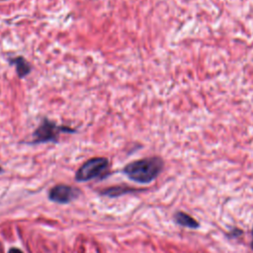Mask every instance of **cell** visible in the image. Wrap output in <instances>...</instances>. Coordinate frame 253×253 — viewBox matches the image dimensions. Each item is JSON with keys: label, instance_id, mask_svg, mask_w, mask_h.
<instances>
[{"label": "cell", "instance_id": "6da1fadb", "mask_svg": "<svg viewBox=\"0 0 253 253\" xmlns=\"http://www.w3.org/2000/svg\"><path fill=\"white\" fill-rule=\"evenodd\" d=\"M162 168V159L154 156L135 160L126 164L124 168V173L135 182L149 183L158 176Z\"/></svg>", "mask_w": 253, "mask_h": 253}, {"label": "cell", "instance_id": "7a4b0ae2", "mask_svg": "<svg viewBox=\"0 0 253 253\" xmlns=\"http://www.w3.org/2000/svg\"><path fill=\"white\" fill-rule=\"evenodd\" d=\"M76 129L64 125H58L54 121H51L43 117L40 126L34 130L33 138L29 141V144H39L46 142H57L61 133H74Z\"/></svg>", "mask_w": 253, "mask_h": 253}, {"label": "cell", "instance_id": "3957f363", "mask_svg": "<svg viewBox=\"0 0 253 253\" xmlns=\"http://www.w3.org/2000/svg\"><path fill=\"white\" fill-rule=\"evenodd\" d=\"M109 167V160L106 157H94L81 165L76 172L77 181H88L100 176Z\"/></svg>", "mask_w": 253, "mask_h": 253}, {"label": "cell", "instance_id": "277c9868", "mask_svg": "<svg viewBox=\"0 0 253 253\" xmlns=\"http://www.w3.org/2000/svg\"><path fill=\"white\" fill-rule=\"evenodd\" d=\"M78 191L67 185H57L49 192V199L56 203H67L76 198Z\"/></svg>", "mask_w": 253, "mask_h": 253}, {"label": "cell", "instance_id": "5b68a950", "mask_svg": "<svg viewBox=\"0 0 253 253\" xmlns=\"http://www.w3.org/2000/svg\"><path fill=\"white\" fill-rule=\"evenodd\" d=\"M9 64L12 66H15L16 73L19 78L23 79L26 76H28L32 71V65L31 63L22 55L18 56H12L8 58Z\"/></svg>", "mask_w": 253, "mask_h": 253}, {"label": "cell", "instance_id": "8992f818", "mask_svg": "<svg viewBox=\"0 0 253 253\" xmlns=\"http://www.w3.org/2000/svg\"><path fill=\"white\" fill-rule=\"evenodd\" d=\"M175 219L176 221L181 224V225H184V226H187V227H191V228H196L199 226L198 222L193 218L191 217L190 215L184 213V212H178L176 215H175Z\"/></svg>", "mask_w": 253, "mask_h": 253}, {"label": "cell", "instance_id": "52a82bcc", "mask_svg": "<svg viewBox=\"0 0 253 253\" xmlns=\"http://www.w3.org/2000/svg\"><path fill=\"white\" fill-rule=\"evenodd\" d=\"M9 253H22V251H20V250L17 249V248H12V249H10Z\"/></svg>", "mask_w": 253, "mask_h": 253}, {"label": "cell", "instance_id": "ba28073f", "mask_svg": "<svg viewBox=\"0 0 253 253\" xmlns=\"http://www.w3.org/2000/svg\"><path fill=\"white\" fill-rule=\"evenodd\" d=\"M252 247H253V242H252Z\"/></svg>", "mask_w": 253, "mask_h": 253}, {"label": "cell", "instance_id": "9c48e42d", "mask_svg": "<svg viewBox=\"0 0 253 253\" xmlns=\"http://www.w3.org/2000/svg\"><path fill=\"white\" fill-rule=\"evenodd\" d=\"M0 171H1V168H0Z\"/></svg>", "mask_w": 253, "mask_h": 253}]
</instances>
